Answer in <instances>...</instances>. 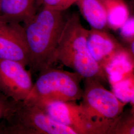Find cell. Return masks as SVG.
Listing matches in <instances>:
<instances>
[{"mask_svg":"<svg viewBox=\"0 0 134 134\" xmlns=\"http://www.w3.org/2000/svg\"><path fill=\"white\" fill-rule=\"evenodd\" d=\"M65 11L42 7L24 24L29 53L30 72H40L53 67L58 43L67 21Z\"/></svg>","mask_w":134,"mask_h":134,"instance_id":"cell-1","label":"cell"},{"mask_svg":"<svg viewBox=\"0 0 134 134\" xmlns=\"http://www.w3.org/2000/svg\"><path fill=\"white\" fill-rule=\"evenodd\" d=\"M88 30L81 24L80 16L74 13L68 16L59 40L55 53L56 62L71 68L85 78L108 81L103 72L89 52L87 46Z\"/></svg>","mask_w":134,"mask_h":134,"instance_id":"cell-2","label":"cell"},{"mask_svg":"<svg viewBox=\"0 0 134 134\" xmlns=\"http://www.w3.org/2000/svg\"><path fill=\"white\" fill-rule=\"evenodd\" d=\"M83 79L84 89L80 105L87 134H107L127 103L106 89L100 81L94 78Z\"/></svg>","mask_w":134,"mask_h":134,"instance_id":"cell-3","label":"cell"},{"mask_svg":"<svg viewBox=\"0 0 134 134\" xmlns=\"http://www.w3.org/2000/svg\"><path fill=\"white\" fill-rule=\"evenodd\" d=\"M0 134H77L55 122L43 108L30 101H13L12 105L0 122Z\"/></svg>","mask_w":134,"mask_h":134,"instance_id":"cell-4","label":"cell"},{"mask_svg":"<svg viewBox=\"0 0 134 134\" xmlns=\"http://www.w3.org/2000/svg\"><path fill=\"white\" fill-rule=\"evenodd\" d=\"M83 79L76 72L48 68L39 72L25 100L36 104L79 100L83 95L81 86Z\"/></svg>","mask_w":134,"mask_h":134,"instance_id":"cell-5","label":"cell"},{"mask_svg":"<svg viewBox=\"0 0 134 134\" xmlns=\"http://www.w3.org/2000/svg\"><path fill=\"white\" fill-rule=\"evenodd\" d=\"M22 64L0 59V92L14 101L26 99L33 87L31 75Z\"/></svg>","mask_w":134,"mask_h":134,"instance_id":"cell-6","label":"cell"},{"mask_svg":"<svg viewBox=\"0 0 134 134\" xmlns=\"http://www.w3.org/2000/svg\"><path fill=\"white\" fill-rule=\"evenodd\" d=\"M0 59L16 61L29 67V47L20 24L0 19Z\"/></svg>","mask_w":134,"mask_h":134,"instance_id":"cell-7","label":"cell"},{"mask_svg":"<svg viewBox=\"0 0 134 134\" xmlns=\"http://www.w3.org/2000/svg\"><path fill=\"white\" fill-rule=\"evenodd\" d=\"M87 46L92 57L104 72L105 67L112 58L125 48L106 30L93 29L88 30Z\"/></svg>","mask_w":134,"mask_h":134,"instance_id":"cell-8","label":"cell"},{"mask_svg":"<svg viewBox=\"0 0 134 134\" xmlns=\"http://www.w3.org/2000/svg\"><path fill=\"white\" fill-rule=\"evenodd\" d=\"M36 104L55 122L70 128L77 134H87L81 107L76 101H54Z\"/></svg>","mask_w":134,"mask_h":134,"instance_id":"cell-9","label":"cell"},{"mask_svg":"<svg viewBox=\"0 0 134 134\" xmlns=\"http://www.w3.org/2000/svg\"><path fill=\"white\" fill-rule=\"evenodd\" d=\"M42 7V0H0V19L24 24Z\"/></svg>","mask_w":134,"mask_h":134,"instance_id":"cell-10","label":"cell"},{"mask_svg":"<svg viewBox=\"0 0 134 134\" xmlns=\"http://www.w3.org/2000/svg\"><path fill=\"white\" fill-rule=\"evenodd\" d=\"M134 58L126 47L112 58L104 69L110 85L134 75Z\"/></svg>","mask_w":134,"mask_h":134,"instance_id":"cell-11","label":"cell"},{"mask_svg":"<svg viewBox=\"0 0 134 134\" xmlns=\"http://www.w3.org/2000/svg\"><path fill=\"white\" fill-rule=\"evenodd\" d=\"M91 29L106 30L107 14L102 0H77L75 3Z\"/></svg>","mask_w":134,"mask_h":134,"instance_id":"cell-12","label":"cell"},{"mask_svg":"<svg viewBox=\"0 0 134 134\" xmlns=\"http://www.w3.org/2000/svg\"><path fill=\"white\" fill-rule=\"evenodd\" d=\"M105 6L108 27L117 30L130 16L129 7L124 0H102Z\"/></svg>","mask_w":134,"mask_h":134,"instance_id":"cell-13","label":"cell"},{"mask_svg":"<svg viewBox=\"0 0 134 134\" xmlns=\"http://www.w3.org/2000/svg\"><path fill=\"white\" fill-rule=\"evenodd\" d=\"M112 92L121 101L131 103L134 106V75L111 85Z\"/></svg>","mask_w":134,"mask_h":134,"instance_id":"cell-14","label":"cell"},{"mask_svg":"<svg viewBox=\"0 0 134 134\" xmlns=\"http://www.w3.org/2000/svg\"><path fill=\"white\" fill-rule=\"evenodd\" d=\"M134 109L124 111L115 120L107 134H134Z\"/></svg>","mask_w":134,"mask_h":134,"instance_id":"cell-15","label":"cell"},{"mask_svg":"<svg viewBox=\"0 0 134 134\" xmlns=\"http://www.w3.org/2000/svg\"><path fill=\"white\" fill-rule=\"evenodd\" d=\"M121 36L126 43L134 40V17L130 16L120 29Z\"/></svg>","mask_w":134,"mask_h":134,"instance_id":"cell-16","label":"cell"},{"mask_svg":"<svg viewBox=\"0 0 134 134\" xmlns=\"http://www.w3.org/2000/svg\"><path fill=\"white\" fill-rule=\"evenodd\" d=\"M77 0H42L43 7L51 10L65 11L72 5L75 4Z\"/></svg>","mask_w":134,"mask_h":134,"instance_id":"cell-17","label":"cell"},{"mask_svg":"<svg viewBox=\"0 0 134 134\" xmlns=\"http://www.w3.org/2000/svg\"><path fill=\"white\" fill-rule=\"evenodd\" d=\"M12 103L13 101L0 92V121L9 112Z\"/></svg>","mask_w":134,"mask_h":134,"instance_id":"cell-18","label":"cell"}]
</instances>
